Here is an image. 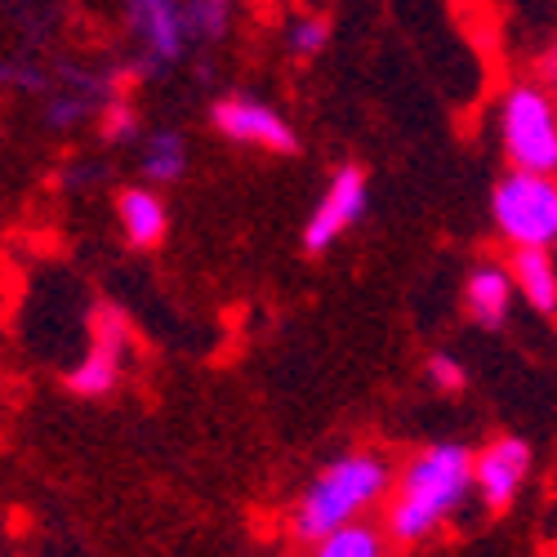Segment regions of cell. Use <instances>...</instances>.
Here are the masks:
<instances>
[{
	"label": "cell",
	"instance_id": "1",
	"mask_svg": "<svg viewBox=\"0 0 557 557\" xmlns=\"http://www.w3.org/2000/svg\"><path fill=\"white\" fill-rule=\"evenodd\" d=\"M478 482V455L463 446H429L410 459V469L397 482V495L388 504V535L401 544H414L433 535L455 508L463 504L469 486Z\"/></svg>",
	"mask_w": 557,
	"mask_h": 557
},
{
	"label": "cell",
	"instance_id": "2",
	"mask_svg": "<svg viewBox=\"0 0 557 557\" xmlns=\"http://www.w3.org/2000/svg\"><path fill=\"white\" fill-rule=\"evenodd\" d=\"M384 491H388V463L380 455H344L304 491L295 508V535L308 544L326 540L331 531L357 522Z\"/></svg>",
	"mask_w": 557,
	"mask_h": 557
},
{
	"label": "cell",
	"instance_id": "3",
	"mask_svg": "<svg viewBox=\"0 0 557 557\" xmlns=\"http://www.w3.org/2000/svg\"><path fill=\"white\" fill-rule=\"evenodd\" d=\"M491 214L504 242L518 250L527 246H557V178L553 174H527L513 170L495 183Z\"/></svg>",
	"mask_w": 557,
	"mask_h": 557
},
{
	"label": "cell",
	"instance_id": "4",
	"mask_svg": "<svg viewBox=\"0 0 557 557\" xmlns=\"http://www.w3.org/2000/svg\"><path fill=\"white\" fill-rule=\"evenodd\" d=\"M504 152L513 170L527 174H557V99L544 95L540 85H518L504 99L499 112Z\"/></svg>",
	"mask_w": 557,
	"mask_h": 557
},
{
	"label": "cell",
	"instance_id": "5",
	"mask_svg": "<svg viewBox=\"0 0 557 557\" xmlns=\"http://www.w3.org/2000/svg\"><path fill=\"white\" fill-rule=\"evenodd\" d=\"M366 214V174L357 165H344L335 178H331V188L326 197L317 201L308 227H304V250L308 255H321V250H331L344 232Z\"/></svg>",
	"mask_w": 557,
	"mask_h": 557
},
{
	"label": "cell",
	"instance_id": "6",
	"mask_svg": "<svg viewBox=\"0 0 557 557\" xmlns=\"http://www.w3.org/2000/svg\"><path fill=\"white\" fill-rule=\"evenodd\" d=\"M214 129L232 144H250L263 152H299V138L286 125V116L259 103V99H219L214 103Z\"/></svg>",
	"mask_w": 557,
	"mask_h": 557
},
{
	"label": "cell",
	"instance_id": "7",
	"mask_svg": "<svg viewBox=\"0 0 557 557\" xmlns=\"http://www.w3.org/2000/svg\"><path fill=\"white\" fill-rule=\"evenodd\" d=\"M129 335H125V321L116 308H99L95 312V348L85 352V361L67 375V388L76 397H103L116 388L121 375V352H125Z\"/></svg>",
	"mask_w": 557,
	"mask_h": 557
},
{
	"label": "cell",
	"instance_id": "8",
	"mask_svg": "<svg viewBox=\"0 0 557 557\" xmlns=\"http://www.w3.org/2000/svg\"><path fill=\"white\" fill-rule=\"evenodd\" d=\"M129 27L144 40V54L157 67H170L183 59V45H188V14H183L178 0H129Z\"/></svg>",
	"mask_w": 557,
	"mask_h": 557
},
{
	"label": "cell",
	"instance_id": "9",
	"mask_svg": "<svg viewBox=\"0 0 557 557\" xmlns=\"http://www.w3.org/2000/svg\"><path fill=\"white\" fill-rule=\"evenodd\" d=\"M531 473V446L522 437H499L478 455V491L486 508H508Z\"/></svg>",
	"mask_w": 557,
	"mask_h": 557
},
{
	"label": "cell",
	"instance_id": "10",
	"mask_svg": "<svg viewBox=\"0 0 557 557\" xmlns=\"http://www.w3.org/2000/svg\"><path fill=\"white\" fill-rule=\"evenodd\" d=\"M513 272L508 268H495V263H482L473 276H469V286H463V304H469L473 321L478 326H504V317H508V304H513Z\"/></svg>",
	"mask_w": 557,
	"mask_h": 557
},
{
	"label": "cell",
	"instance_id": "11",
	"mask_svg": "<svg viewBox=\"0 0 557 557\" xmlns=\"http://www.w3.org/2000/svg\"><path fill=\"white\" fill-rule=\"evenodd\" d=\"M518 282V295L535 308V312H557V263L544 246H527L513 250V263H508Z\"/></svg>",
	"mask_w": 557,
	"mask_h": 557
},
{
	"label": "cell",
	"instance_id": "12",
	"mask_svg": "<svg viewBox=\"0 0 557 557\" xmlns=\"http://www.w3.org/2000/svg\"><path fill=\"white\" fill-rule=\"evenodd\" d=\"M165 223H170V214H165V206H161L157 193H148V188L121 193V227H125L129 246L152 250L165 237Z\"/></svg>",
	"mask_w": 557,
	"mask_h": 557
},
{
	"label": "cell",
	"instance_id": "13",
	"mask_svg": "<svg viewBox=\"0 0 557 557\" xmlns=\"http://www.w3.org/2000/svg\"><path fill=\"white\" fill-rule=\"evenodd\" d=\"M317 557H384V535L366 522H348L317 540Z\"/></svg>",
	"mask_w": 557,
	"mask_h": 557
},
{
	"label": "cell",
	"instance_id": "14",
	"mask_svg": "<svg viewBox=\"0 0 557 557\" xmlns=\"http://www.w3.org/2000/svg\"><path fill=\"white\" fill-rule=\"evenodd\" d=\"M183 170H188V148H183V138L170 134V129L152 134L148 144H144V174L157 178V183H170Z\"/></svg>",
	"mask_w": 557,
	"mask_h": 557
},
{
	"label": "cell",
	"instance_id": "15",
	"mask_svg": "<svg viewBox=\"0 0 557 557\" xmlns=\"http://www.w3.org/2000/svg\"><path fill=\"white\" fill-rule=\"evenodd\" d=\"M183 14H188V32L201 40H219L227 32V14L232 0H183Z\"/></svg>",
	"mask_w": 557,
	"mask_h": 557
},
{
	"label": "cell",
	"instance_id": "16",
	"mask_svg": "<svg viewBox=\"0 0 557 557\" xmlns=\"http://www.w3.org/2000/svg\"><path fill=\"white\" fill-rule=\"evenodd\" d=\"M326 23L321 18H299L295 27H290V50L299 54V59H312V54H321L326 50Z\"/></svg>",
	"mask_w": 557,
	"mask_h": 557
},
{
	"label": "cell",
	"instance_id": "17",
	"mask_svg": "<svg viewBox=\"0 0 557 557\" xmlns=\"http://www.w3.org/2000/svg\"><path fill=\"white\" fill-rule=\"evenodd\" d=\"M429 380H433L442 393H459V388H463V366H459L455 357H446V352H433V357H429Z\"/></svg>",
	"mask_w": 557,
	"mask_h": 557
},
{
	"label": "cell",
	"instance_id": "18",
	"mask_svg": "<svg viewBox=\"0 0 557 557\" xmlns=\"http://www.w3.org/2000/svg\"><path fill=\"white\" fill-rule=\"evenodd\" d=\"M103 134L112 138V144H125V138H134V134H138L134 112H129L125 103H108V112H103Z\"/></svg>",
	"mask_w": 557,
	"mask_h": 557
},
{
	"label": "cell",
	"instance_id": "19",
	"mask_svg": "<svg viewBox=\"0 0 557 557\" xmlns=\"http://www.w3.org/2000/svg\"><path fill=\"white\" fill-rule=\"evenodd\" d=\"M553 76H557V72H553Z\"/></svg>",
	"mask_w": 557,
	"mask_h": 557
}]
</instances>
